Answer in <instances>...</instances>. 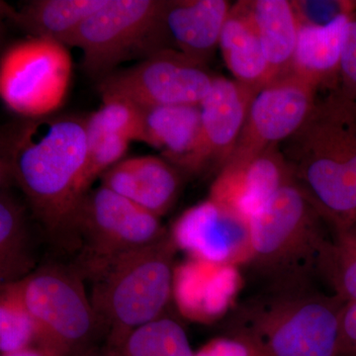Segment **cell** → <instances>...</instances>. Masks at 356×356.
I'll use <instances>...</instances> for the list:
<instances>
[{"mask_svg":"<svg viewBox=\"0 0 356 356\" xmlns=\"http://www.w3.org/2000/svg\"><path fill=\"white\" fill-rule=\"evenodd\" d=\"M88 151L86 117L76 114L20 117L1 131V185L15 184L51 240L65 248H76L72 220Z\"/></svg>","mask_w":356,"mask_h":356,"instance_id":"1","label":"cell"},{"mask_svg":"<svg viewBox=\"0 0 356 356\" xmlns=\"http://www.w3.org/2000/svg\"><path fill=\"white\" fill-rule=\"evenodd\" d=\"M280 147L294 181L332 228L356 225V105L331 91Z\"/></svg>","mask_w":356,"mask_h":356,"instance_id":"2","label":"cell"},{"mask_svg":"<svg viewBox=\"0 0 356 356\" xmlns=\"http://www.w3.org/2000/svg\"><path fill=\"white\" fill-rule=\"evenodd\" d=\"M343 300L318 281L264 284L232 311V334L266 356H337Z\"/></svg>","mask_w":356,"mask_h":356,"instance_id":"3","label":"cell"},{"mask_svg":"<svg viewBox=\"0 0 356 356\" xmlns=\"http://www.w3.org/2000/svg\"><path fill=\"white\" fill-rule=\"evenodd\" d=\"M177 250L168 232L158 242L81 271L92 281L91 304L107 353L138 327L163 317L172 298Z\"/></svg>","mask_w":356,"mask_h":356,"instance_id":"4","label":"cell"},{"mask_svg":"<svg viewBox=\"0 0 356 356\" xmlns=\"http://www.w3.org/2000/svg\"><path fill=\"white\" fill-rule=\"evenodd\" d=\"M252 257L247 264L264 284L318 281L334 228L292 181L250 219ZM322 284V283H321Z\"/></svg>","mask_w":356,"mask_h":356,"instance_id":"5","label":"cell"},{"mask_svg":"<svg viewBox=\"0 0 356 356\" xmlns=\"http://www.w3.org/2000/svg\"><path fill=\"white\" fill-rule=\"evenodd\" d=\"M83 278L76 266L49 264L19 281L38 325V348L51 355L72 356L95 346L100 329Z\"/></svg>","mask_w":356,"mask_h":356,"instance_id":"6","label":"cell"},{"mask_svg":"<svg viewBox=\"0 0 356 356\" xmlns=\"http://www.w3.org/2000/svg\"><path fill=\"white\" fill-rule=\"evenodd\" d=\"M161 218L100 185L77 204L72 220L81 271L158 242L168 234Z\"/></svg>","mask_w":356,"mask_h":356,"instance_id":"7","label":"cell"},{"mask_svg":"<svg viewBox=\"0 0 356 356\" xmlns=\"http://www.w3.org/2000/svg\"><path fill=\"white\" fill-rule=\"evenodd\" d=\"M163 0H108L84 21L69 46L83 51V69L102 81L125 60L156 53Z\"/></svg>","mask_w":356,"mask_h":356,"instance_id":"8","label":"cell"},{"mask_svg":"<svg viewBox=\"0 0 356 356\" xmlns=\"http://www.w3.org/2000/svg\"><path fill=\"white\" fill-rule=\"evenodd\" d=\"M72 60L67 46L32 38L9 47L0 64V95L22 118L57 113L69 91Z\"/></svg>","mask_w":356,"mask_h":356,"instance_id":"9","label":"cell"},{"mask_svg":"<svg viewBox=\"0 0 356 356\" xmlns=\"http://www.w3.org/2000/svg\"><path fill=\"white\" fill-rule=\"evenodd\" d=\"M216 76L184 54L161 50L128 69L116 70L99 81L102 96H118L142 109L166 105H199Z\"/></svg>","mask_w":356,"mask_h":356,"instance_id":"10","label":"cell"},{"mask_svg":"<svg viewBox=\"0 0 356 356\" xmlns=\"http://www.w3.org/2000/svg\"><path fill=\"white\" fill-rule=\"evenodd\" d=\"M317 93L315 86L291 72L259 89L229 161L252 158L292 137L310 116Z\"/></svg>","mask_w":356,"mask_h":356,"instance_id":"11","label":"cell"},{"mask_svg":"<svg viewBox=\"0 0 356 356\" xmlns=\"http://www.w3.org/2000/svg\"><path fill=\"white\" fill-rule=\"evenodd\" d=\"M170 235L187 257L245 266L252 257L250 221L208 198L173 222Z\"/></svg>","mask_w":356,"mask_h":356,"instance_id":"12","label":"cell"},{"mask_svg":"<svg viewBox=\"0 0 356 356\" xmlns=\"http://www.w3.org/2000/svg\"><path fill=\"white\" fill-rule=\"evenodd\" d=\"M292 181L280 146L273 147L252 158L229 161L211 184L209 198L250 221Z\"/></svg>","mask_w":356,"mask_h":356,"instance_id":"13","label":"cell"},{"mask_svg":"<svg viewBox=\"0 0 356 356\" xmlns=\"http://www.w3.org/2000/svg\"><path fill=\"white\" fill-rule=\"evenodd\" d=\"M259 88L216 76L212 88L199 104L201 139L198 173L224 168L235 151L250 104Z\"/></svg>","mask_w":356,"mask_h":356,"instance_id":"14","label":"cell"},{"mask_svg":"<svg viewBox=\"0 0 356 356\" xmlns=\"http://www.w3.org/2000/svg\"><path fill=\"white\" fill-rule=\"evenodd\" d=\"M242 267L187 257L175 266L172 298L192 322L213 323L233 311L243 289Z\"/></svg>","mask_w":356,"mask_h":356,"instance_id":"15","label":"cell"},{"mask_svg":"<svg viewBox=\"0 0 356 356\" xmlns=\"http://www.w3.org/2000/svg\"><path fill=\"white\" fill-rule=\"evenodd\" d=\"M231 8L226 0H163L156 29L158 51H177L207 65L219 48Z\"/></svg>","mask_w":356,"mask_h":356,"instance_id":"16","label":"cell"},{"mask_svg":"<svg viewBox=\"0 0 356 356\" xmlns=\"http://www.w3.org/2000/svg\"><path fill=\"white\" fill-rule=\"evenodd\" d=\"M184 173L161 156L123 159L100 177L102 186L161 218L177 202Z\"/></svg>","mask_w":356,"mask_h":356,"instance_id":"17","label":"cell"},{"mask_svg":"<svg viewBox=\"0 0 356 356\" xmlns=\"http://www.w3.org/2000/svg\"><path fill=\"white\" fill-rule=\"evenodd\" d=\"M142 109V108H140ZM145 144L186 175H198L201 139L199 105H166L142 109Z\"/></svg>","mask_w":356,"mask_h":356,"instance_id":"18","label":"cell"},{"mask_svg":"<svg viewBox=\"0 0 356 356\" xmlns=\"http://www.w3.org/2000/svg\"><path fill=\"white\" fill-rule=\"evenodd\" d=\"M355 11L339 16L327 25L300 26L291 72L318 91L321 88L334 91L339 86L344 35Z\"/></svg>","mask_w":356,"mask_h":356,"instance_id":"19","label":"cell"},{"mask_svg":"<svg viewBox=\"0 0 356 356\" xmlns=\"http://www.w3.org/2000/svg\"><path fill=\"white\" fill-rule=\"evenodd\" d=\"M219 48L234 79L259 89L270 83V69L250 2L232 6L222 27Z\"/></svg>","mask_w":356,"mask_h":356,"instance_id":"20","label":"cell"},{"mask_svg":"<svg viewBox=\"0 0 356 356\" xmlns=\"http://www.w3.org/2000/svg\"><path fill=\"white\" fill-rule=\"evenodd\" d=\"M107 2L108 0H35L19 10L2 3L1 11L35 38L53 40L67 47L84 21Z\"/></svg>","mask_w":356,"mask_h":356,"instance_id":"21","label":"cell"},{"mask_svg":"<svg viewBox=\"0 0 356 356\" xmlns=\"http://www.w3.org/2000/svg\"><path fill=\"white\" fill-rule=\"evenodd\" d=\"M248 2L270 69L271 81H273L291 72L301 25L292 1L255 0Z\"/></svg>","mask_w":356,"mask_h":356,"instance_id":"22","label":"cell"},{"mask_svg":"<svg viewBox=\"0 0 356 356\" xmlns=\"http://www.w3.org/2000/svg\"><path fill=\"white\" fill-rule=\"evenodd\" d=\"M36 269L24 206L2 186L0 193V281L18 282Z\"/></svg>","mask_w":356,"mask_h":356,"instance_id":"23","label":"cell"},{"mask_svg":"<svg viewBox=\"0 0 356 356\" xmlns=\"http://www.w3.org/2000/svg\"><path fill=\"white\" fill-rule=\"evenodd\" d=\"M184 327L161 317L138 327L109 356H194Z\"/></svg>","mask_w":356,"mask_h":356,"instance_id":"24","label":"cell"},{"mask_svg":"<svg viewBox=\"0 0 356 356\" xmlns=\"http://www.w3.org/2000/svg\"><path fill=\"white\" fill-rule=\"evenodd\" d=\"M40 332L26 305L20 282L6 283L0 288V355L38 348Z\"/></svg>","mask_w":356,"mask_h":356,"instance_id":"25","label":"cell"},{"mask_svg":"<svg viewBox=\"0 0 356 356\" xmlns=\"http://www.w3.org/2000/svg\"><path fill=\"white\" fill-rule=\"evenodd\" d=\"M318 276L321 283L344 302L356 301V225L334 229Z\"/></svg>","mask_w":356,"mask_h":356,"instance_id":"26","label":"cell"},{"mask_svg":"<svg viewBox=\"0 0 356 356\" xmlns=\"http://www.w3.org/2000/svg\"><path fill=\"white\" fill-rule=\"evenodd\" d=\"M102 99V106L86 116L88 144L111 136L145 143L143 110L118 96L105 95Z\"/></svg>","mask_w":356,"mask_h":356,"instance_id":"27","label":"cell"},{"mask_svg":"<svg viewBox=\"0 0 356 356\" xmlns=\"http://www.w3.org/2000/svg\"><path fill=\"white\" fill-rule=\"evenodd\" d=\"M130 140L120 136L103 138L88 145V156L79 184V201L91 191L93 182L122 161L127 153Z\"/></svg>","mask_w":356,"mask_h":356,"instance_id":"28","label":"cell"},{"mask_svg":"<svg viewBox=\"0 0 356 356\" xmlns=\"http://www.w3.org/2000/svg\"><path fill=\"white\" fill-rule=\"evenodd\" d=\"M292 4L300 25H327L339 16L356 10V1L295 0Z\"/></svg>","mask_w":356,"mask_h":356,"instance_id":"29","label":"cell"},{"mask_svg":"<svg viewBox=\"0 0 356 356\" xmlns=\"http://www.w3.org/2000/svg\"><path fill=\"white\" fill-rule=\"evenodd\" d=\"M336 90L356 105V10L351 14L344 35L339 86Z\"/></svg>","mask_w":356,"mask_h":356,"instance_id":"30","label":"cell"},{"mask_svg":"<svg viewBox=\"0 0 356 356\" xmlns=\"http://www.w3.org/2000/svg\"><path fill=\"white\" fill-rule=\"evenodd\" d=\"M194 356H266L252 339L240 334L211 339L194 353Z\"/></svg>","mask_w":356,"mask_h":356,"instance_id":"31","label":"cell"},{"mask_svg":"<svg viewBox=\"0 0 356 356\" xmlns=\"http://www.w3.org/2000/svg\"><path fill=\"white\" fill-rule=\"evenodd\" d=\"M337 356H356V301L346 302L341 310Z\"/></svg>","mask_w":356,"mask_h":356,"instance_id":"32","label":"cell"},{"mask_svg":"<svg viewBox=\"0 0 356 356\" xmlns=\"http://www.w3.org/2000/svg\"><path fill=\"white\" fill-rule=\"evenodd\" d=\"M0 356H53L48 351L42 350L40 348H30L26 350L16 351V353H8V355H2Z\"/></svg>","mask_w":356,"mask_h":356,"instance_id":"33","label":"cell"},{"mask_svg":"<svg viewBox=\"0 0 356 356\" xmlns=\"http://www.w3.org/2000/svg\"><path fill=\"white\" fill-rule=\"evenodd\" d=\"M72 356H109L105 348H99L97 346H93L91 348H86L81 353H76Z\"/></svg>","mask_w":356,"mask_h":356,"instance_id":"34","label":"cell"}]
</instances>
